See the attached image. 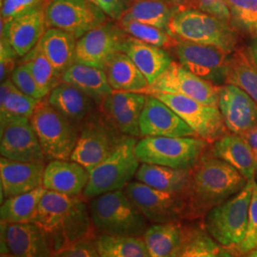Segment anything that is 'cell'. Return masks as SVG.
I'll return each instance as SVG.
<instances>
[{
	"mask_svg": "<svg viewBox=\"0 0 257 257\" xmlns=\"http://www.w3.org/2000/svg\"><path fill=\"white\" fill-rule=\"evenodd\" d=\"M33 223L45 233L54 252L89 238L92 231L90 209L81 198L48 190Z\"/></svg>",
	"mask_w": 257,
	"mask_h": 257,
	"instance_id": "1",
	"label": "cell"
},
{
	"mask_svg": "<svg viewBox=\"0 0 257 257\" xmlns=\"http://www.w3.org/2000/svg\"><path fill=\"white\" fill-rule=\"evenodd\" d=\"M248 180L238 171L212 155L204 154L191 170L186 199L193 213L208 212L238 193Z\"/></svg>",
	"mask_w": 257,
	"mask_h": 257,
	"instance_id": "2",
	"label": "cell"
},
{
	"mask_svg": "<svg viewBox=\"0 0 257 257\" xmlns=\"http://www.w3.org/2000/svg\"><path fill=\"white\" fill-rule=\"evenodd\" d=\"M93 228L104 235L141 237L149 221L130 200L124 190L103 193L89 206Z\"/></svg>",
	"mask_w": 257,
	"mask_h": 257,
	"instance_id": "3",
	"label": "cell"
},
{
	"mask_svg": "<svg viewBox=\"0 0 257 257\" xmlns=\"http://www.w3.org/2000/svg\"><path fill=\"white\" fill-rule=\"evenodd\" d=\"M168 30L178 40L217 47L228 54L238 47V33L234 28L198 9L178 10Z\"/></svg>",
	"mask_w": 257,
	"mask_h": 257,
	"instance_id": "4",
	"label": "cell"
},
{
	"mask_svg": "<svg viewBox=\"0 0 257 257\" xmlns=\"http://www.w3.org/2000/svg\"><path fill=\"white\" fill-rule=\"evenodd\" d=\"M136 138L125 136L118 146L100 164L89 171V181L83 192L86 198L123 190L136 176L140 161L136 154Z\"/></svg>",
	"mask_w": 257,
	"mask_h": 257,
	"instance_id": "5",
	"label": "cell"
},
{
	"mask_svg": "<svg viewBox=\"0 0 257 257\" xmlns=\"http://www.w3.org/2000/svg\"><path fill=\"white\" fill-rule=\"evenodd\" d=\"M254 181L206 213V231L225 248H237L245 237Z\"/></svg>",
	"mask_w": 257,
	"mask_h": 257,
	"instance_id": "6",
	"label": "cell"
},
{
	"mask_svg": "<svg viewBox=\"0 0 257 257\" xmlns=\"http://www.w3.org/2000/svg\"><path fill=\"white\" fill-rule=\"evenodd\" d=\"M208 142L196 137H144L136 146L141 163L192 170L205 154Z\"/></svg>",
	"mask_w": 257,
	"mask_h": 257,
	"instance_id": "7",
	"label": "cell"
},
{
	"mask_svg": "<svg viewBox=\"0 0 257 257\" xmlns=\"http://www.w3.org/2000/svg\"><path fill=\"white\" fill-rule=\"evenodd\" d=\"M47 160H71L79 130L48 102H38L30 118Z\"/></svg>",
	"mask_w": 257,
	"mask_h": 257,
	"instance_id": "8",
	"label": "cell"
},
{
	"mask_svg": "<svg viewBox=\"0 0 257 257\" xmlns=\"http://www.w3.org/2000/svg\"><path fill=\"white\" fill-rule=\"evenodd\" d=\"M124 137L103 112L96 111L80 130L71 160L91 171L110 156Z\"/></svg>",
	"mask_w": 257,
	"mask_h": 257,
	"instance_id": "9",
	"label": "cell"
},
{
	"mask_svg": "<svg viewBox=\"0 0 257 257\" xmlns=\"http://www.w3.org/2000/svg\"><path fill=\"white\" fill-rule=\"evenodd\" d=\"M153 95L175 110L192 128L197 138L208 143H214L227 134L228 128L218 107L205 105L190 97L175 93L158 92L153 93Z\"/></svg>",
	"mask_w": 257,
	"mask_h": 257,
	"instance_id": "10",
	"label": "cell"
},
{
	"mask_svg": "<svg viewBox=\"0 0 257 257\" xmlns=\"http://www.w3.org/2000/svg\"><path fill=\"white\" fill-rule=\"evenodd\" d=\"M48 28H57L76 39L107 22V16L89 0H50L45 11Z\"/></svg>",
	"mask_w": 257,
	"mask_h": 257,
	"instance_id": "11",
	"label": "cell"
},
{
	"mask_svg": "<svg viewBox=\"0 0 257 257\" xmlns=\"http://www.w3.org/2000/svg\"><path fill=\"white\" fill-rule=\"evenodd\" d=\"M124 191L138 211L153 224L176 222L188 207L184 195L159 191L139 181H131Z\"/></svg>",
	"mask_w": 257,
	"mask_h": 257,
	"instance_id": "12",
	"label": "cell"
},
{
	"mask_svg": "<svg viewBox=\"0 0 257 257\" xmlns=\"http://www.w3.org/2000/svg\"><path fill=\"white\" fill-rule=\"evenodd\" d=\"M158 92L180 94L205 105L218 107V87L197 76L176 61H173L155 82L140 93Z\"/></svg>",
	"mask_w": 257,
	"mask_h": 257,
	"instance_id": "13",
	"label": "cell"
},
{
	"mask_svg": "<svg viewBox=\"0 0 257 257\" xmlns=\"http://www.w3.org/2000/svg\"><path fill=\"white\" fill-rule=\"evenodd\" d=\"M128 36L119 24L105 22L77 39L75 62L105 70L110 59L122 52Z\"/></svg>",
	"mask_w": 257,
	"mask_h": 257,
	"instance_id": "14",
	"label": "cell"
},
{
	"mask_svg": "<svg viewBox=\"0 0 257 257\" xmlns=\"http://www.w3.org/2000/svg\"><path fill=\"white\" fill-rule=\"evenodd\" d=\"M174 51L178 62L193 74L216 87L226 84L230 54L217 47L181 40Z\"/></svg>",
	"mask_w": 257,
	"mask_h": 257,
	"instance_id": "15",
	"label": "cell"
},
{
	"mask_svg": "<svg viewBox=\"0 0 257 257\" xmlns=\"http://www.w3.org/2000/svg\"><path fill=\"white\" fill-rule=\"evenodd\" d=\"M0 154L21 162H45L46 157L30 119L0 120Z\"/></svg>",
	"mask_w": 257,
	"mask_h": 257,
	"instance_id": "16",
	"label": "cell"
},
{
	"mask_svg": "<svg viewBox=\"0 0 257 257\" xmlns=\"http://www.w3.org/2000/svg\"><path fill=\"white\" fill-rule=\"evenodd\" d=\"M45 5L28 10L18 16L4 20L1 19V37H5L23 57L37 46L46 32Z\"/></svg>",
	"mask_w": 257,
	"mask_h": 257,
	"instance_id": "17",
	"label": "cell"
},
{
	"mask_svg": "<svg viewBox=\"0 0 257 257\" xmlns=\"http://www.w3.org/2000/svg\"><path fill=\"white\" fill-rule=\"evenodd\" d=\"M218 108L230 133L244 136L257 125V102L238 87H218Z\"/></svg>",
	"mask_w": 257,
	"mask_h": 257,
	"instance_id": "18",
	"label": "cell"
},
{
	"mask_svg": "<svg viewBox=\"0 0 257 257\" xmlns=\"http://www.w3.org/2000/svg\"><path fill=\"white\" fill-rule=\"evenodd\" d=\"M139 128L143 138L196 137L192 128L175 110L153 94H146V102L141 113Z\"/></svg>",
	"mask_w": 257,
	"mask_h": 257,
	"instance_id": "19",
	"label": "cell"
},
{
	"mask_svg": "<svg viewBox=\"0 0 257 257\" xmlns=\"http://www.w3.org/2000/svg\"><path fill=\"white\" fill-rule=\"evenodd\" d=\"M16 257H53L54 249L45 233L35 223L1 222V253Z\"/></svg>",
	"mask_w": 257,
	"mask_h": 257,
	"instance_id": "20",
	"label": "cell"
},
{
	"mask_svg": "<svg viewBox=\"0 0 257 257\" xmlns=\"http://www.w3.org/2000/svg\"><path fill=\"white\" fill-rule=\"evenodd\" d=\"M145 102L144 93L113 90L99 106L100 111L123 135L139 138V122Z\"/></svg>",
	"mask_w": 257,
	"mask_h": 257,
	"instance_id": "21",
	"label": "cell"
},
{
	"mask_svg": "<svg viewBox=\"0 0 257 257\" xmlns=\"http://www.w3.org/2000/svg\"><path fill=\"white\" fill-rule=\"evenodd\" d=\"M44 170V162H21L1 156V203L10 197L43 187Z\"/></svg>",
	"mask_w": 257,
	"mask_h": 257,
	"instance_id": "22",
	"label": "cell"
},
{
	"mask_svg": "<svg viewBox=\"0 0 257 257\" xmlns=\"http://www.w3.org/2000/svg\"><path fill=\"white\" fill-rule=\"evenodd\" d=\"M47 100L79 132L85 122L97 111L96 102L76 87L63 81L51 91Z\"/></svg>",
	"mask_w": 257,
	"mask_h": 257,
	"instance_id": "23",
	"label": "cell"
},
{
	"mask_svg": "<svg viewBox=\"0 0 257 257\" xmlns=\"http://www.w3.org/2000/svg\"><path fill=\"white\" fill-rule=\"evenodd\" d=\"M89 181V171L73 160H52L44 170L43 187L69 196L82 193Z\"/></svg>",
	"mask_w": 257,
	"mask_h": 257,
	"instance_id": "24",
	"label": "cell"
},
{
	"mask_svg": "<svg viewBox=\"0 0 257 257\" xmlns=\"http://www.w3.org/2000/svg\"><path fill=\"white\" fill-rule=\"evenodd\" d=\"M211 154L234 167L248 181H253L257 171V157L242 136L225 134L211 147Z\"/></svg>",
	"mask_w": 257,
	"mask_h": 257,
	"instance_id": "25",
	"label": "cell"
},
{
	"mask_svg": "<svg viewBox=\"0 0 257 257\" xmlns=\"http://www.w3.org/2000/svg\"><path fill=\"white\" fill-rule=\"evenodd\" d=\"M122 52L138 66L147 78L149 85L155 82L174 61L165 49L148 44L131 36L125 39Z\"/></svg>",
	"mask_w": 257,
	"mask_h": 257,
	"instance_id": "26",
	"label": "cell"
},
{
	"mask_svg": "<svg viewBox=\"0 0 257 257\" xmlns=\"http://www.w3.org/2000/svg\"><path fill=\"white\" fill-rule=\"evenodd\" d=\"M190 232L176 222L156 223L148 227L143 239L150 257H176L182 250Z\"/></svg>",
	"mask_w": 257,
	"mask_h": 257,
	"instance_id": "27",
	"label": "cell"
},
{
	"mask_svg": "<svg viewBox=\"0 0 257 257\" xmlns=\"http://www.w3.org/2000/svg\"><path fill=\"white\" fill-rule=\"evenodd\" d=\"M191 170L174 169L166 166L142 163L136 174L141 183L167 193L181 194L186 197L190 183Z\"/></svg>",
	"mask_w": 257,
	"mask_h": 257,
	"instance_id": "28",
	"label": "cell"
},
{
	"mask_svg": "<svg viewBox=\"0 0 257 257\" xmlns=\"http://www.w3.org/2000/svg\"><path fill=\"white\" fill-rule=\"evenodd\" d=\"M77 39L72 34L57 28H48L38 46L61 77L75 62Z\"/></svg>",
	"mask_w": 257,
	"mask_h": 257,
	"instance_id": "29",
	"label": "cell"
},
{
	"mask_svg": "<svg viewBox=\"0 0 257 257\" xmlns=\"http://www.w3.org/2000/svg\"><path fill=\"white\" fill-rule=\"evenodd\" d=\"M63 82L71 84L100 105L113 90L104 70L89 65L74 62L63 75Z\"/></svg>",
	"mask_w": 257,
	"mask_h": 257,
	"instance_id": "30",
	"label": "cell"
},
{
	"mask_svg": "<svg viewBox=\"0 0 257 257\" xmlns=\"http://www.w3.org/2000/svg\"><path fill=\"white\" fill-rule=\"evenodd\" d=\"M104 71L114 91L141 92L149 86L147 78L123 52L114 55Z\"/></svg>",
	"mask_w": 257,
	"mask_h": 257,
	"instance_id": "31",
	"label": "cell"
},
{
	"mask_svg": "<svg viewBox=\"0 0 257 257\" xmlns=\"http://www.w3.org/2000/svg\"><path fill=\"white\" fill-rule=\"evenodd\" d=\"M226 84L236 86L257 102V66L246 47H237L229 56Z\"/></svg>",
	"mask_w": 257,
	"mask_h": 257,
	"instance_id": "32",
	"label": "cell"
},
{
	"mask_svg": "<svg viewBox=\"0 0 257 257\" xmlns=\"http://www.w3.org/2000/svg\"><path fill=\"white\" fill-rule=\"evenodd\" d=\"M179 9L173 2L166 0H134L122 19L168 30L171 20Z\"/></svg>",
	"mask_w": 257,
	"mask_h": 257,
	"instance_id": "33",
	"label": "cell"
},
{
	"mask_svg": "<svg viewBox=\"0 0 257 257\" xmlns=\"http://www.w3.org/2000/svg\"><path fill=\"white\" fill-rule=\"evenodd\" d=\"M46 191L44 187H40L32 192L5 199L1 203V222L7 224L33 223L38 205Z\"/></svg>",
	"mask_w": 257,
	"mask_h": 257,
	"instance_id": "34",
	"label": "cell"
},
{
	"mask_svg": "<svg viewBox=\"0 0 257 257\" xmlns=\"http://www.w3.org/2000/svg\"><path fill=\"white\" fill-rule=\"evenodd\" d=\"M39 101L7 79L0 86V120L30 119Z\"/></svg>",
	"mask_w": 257,
	"mask_h": 257,
	"instance_id": "35",
	"label": "cell"
},
{
	"mask_svg": "<svg viewBox=\"0 0 257 257\" xmlns=\"http://www.w3.org/2000/svg\"><path fill=\"white\" fill-rule=\"evenodd\" d=\"M94 244L101 257H150L143 237L101 234Z\"/></svg>",
	"mask_w": 257,
	"mask_h": 257,
	"instance_id": "36",
	"label": "cell"
},
{
	"mask_svg": "<svg viewBox=\"0 0 257 257\" xmlns=\"http://www.w3.org/2000/svg\"><path fill=\"white\" fill-rule=\"evenodd\" d=\"M21 64L27 67L39 87L47 94L59 83L62 82V77L57 74L54 66L51 64L38 45L22 57Z\"/></svg>",
	"mask_w": 257,
	"mask_h": 257,
	"instance_id": "37",
	"label": "cell"
},
{
	"mask_svg": "<svg viewBox=\"0 0 257 257\" xmlns=\"http://www.w3.org/2000/svg\"><path fill=\"white\" fill-rule=\"evenodd\" d=\"M118 24L128 36L154 46L165 50H174L178 43V39L175 38L168 30L125 19H121Z\"/></svg>",
	"mask_w": 257,
	"mask_h": 257,
	"instance_id": "38",
	"label": "cell"
},
{
	"mask_svg": "<svg viewBox=\"0 0 257 257\" xmlns=\"http://www.w3.org/2000/svg\"><path fill=\"white\" fill-rule=\"evenodd\" d=\"M227 248L217 243L208 232L193 230L176 257H233Z\"/></svg>",
	"mask_w": 257,
	"mask_h": 257,
	"instance_id": "39",
	"label": "cell"
},
{
	"mask_svg": "<svg viewBox=\"0 0 257 257\" xmlns=\"http://www.w3.org/2000/svg\"><path fill=\"white\" fill-rule=\"evenodd\" d=\"M230 25L237 32L257 37V0H226Z\"/></svg>",
	"mask_w": 257,
	"mask_h": 257,
	"instance_id": "40",
	"label": "cell"
},
{
	"mask_svg": "<svg viewBox=\"0 0 257 257\" xmlns=\"http://www.w3.org/2000/svg\"><path fill=\"white\" fill-rule=\"evenodd\" d=\"M10 79L21 92L37 100H42L48 95L39 87V85L37 84L36 79L25 65L20 63L19 66H17V68L12 73Z\"/></svg>",
	"mask_w": 257,
	"mask_h": 257,
	"instance_id": "41",
	"label": "cell"
},
{
	"mask_svg": "<svg viewBox=\"0 0 257 257\" xmlns=\"http://www.w3.org/2000/svg\"><path fill=\"white\" fill-rule=\"evenodd\" d=\"M236 249L243 254L249 253L250 251L257 249V184L255 181L253 182L251 193L246 234Z\"/></svg>",
	"mask_w": 257,
	"mask_h": 257,
	"instance_id": "42",
	"label": "cell"
},
{
	"mask_svg": "<svg viewBox=\"0 0 257 257\" xmlns=\"http://www.w3.org/2000/svg\"><path fill=\"white\" fill-rule=\"evenodd\" d=\"M19 55L5 37H1L0 43V78L1 82L10 79L12 73L17 68Z\"/></svg>",
	"mask_w": 257,
	"mask_h": 257,
	"instance_id": "43",
	"label": "cell"
},
{
	"mask_svg": "<svg viewBox=\"0 0 257 257\" xmlns=\"http://www.w3.org/2000/svg\"><path fill=\"white\" fill-rule=\"evenodd\" d=\"M53 257H101L97 251L94 241L83 239L73 245L54 252Z\"/></svg>",
	"mask_w": 257,
	"mask_h": 257,
	"instance_id": "44",
	"label": "cell"
},
{
	"mask_svg": "<svg viewBox=\"0 0 257 257\" xmlns=\"http://www.w3.org/2000/svg\"><path fill=\"white\" fill-rule=\"evenodd\" d=\"M50 0H1V19H10L28 10L42 6Z\"/></svg>",
	"mask_w": 257,
	"mask_h": 257,
	"instance_id": "45",
	"label": "cell"
},
{
	"mask_svg": "<svg viewBox=\"0 0 257 257\" xmlns=\"http://www.w3.org/2000/svg\"><path fill=\"white\" fill-rule=\"evenodd\" d=\"M198 10L230 25V14L226 0H194ZM231 26V25H230Z\"/></svg>",
	"mask_w": 257,
	"mask_h": 257,
	"instance_id": "46",
	"label": "cell"
},
{
	"mask_svg": "<svg viewBox=\"0 0 257 257\" xmlns=\"http://www.w3.org/2000/svg\"><path fill=\"white\" fill-rule=\"evenodd\" d=\"M134 0H96L95 4L107 17L119 22L132 6Z\"/></svg>",
	"mask_w": 257,
	"mask_h": 257,
	"instance_id": "47",
	"label": "cell"
},
{
	"mask_svg": "<svg viewBox=\"0 0 257 257\" xmlns=\"http://www.w3.org/2000/svg\"><path fill=\"white\" fill-rule=\"evenodd\" d=\"M242 137L248 141V144L252 148L255 155H257V125Z\"/></svg>",
	"mask_w": 257,
	"mask_h": 257,
	"instance_id": "48",
	"label": "cell"
},
{
	"mask_svg": "<svg viewBox=\"0 0 257 257\" xmlns=\"http://www.w3.org/2000/svg\"><path fill=\"white\" fill-rule=\"evenodd\" d=\"M248 49L250 51V54L253 57V60L255 62V64L257 66V37H254L251 41H250V44L248 46Z\"/></svg>",
	"mask_w": 257,
	"mask_h": 257,
	"instance_id": "49",
	"label": "cell"
},
{
	"mask_svg": "<svg viewBox=\"0 0 257 257\" xmlns=\"http://www.w3.org/2000/svg\"><path fill=\"white\" fill-rule=\"evenodd\" d=\"M0 257H16L11 252H2Z\"/></svg>",
	"mask_w": 257,
	"mask_h": 257,
	"instance_id": "50",
	"label": "cell"
},
{
	"mask_svg": "<svg viewBox=\"0 0 257 257\" xmlns=\"http://www.w3.org/2000/svg\"><path fill=\"white\" fill-rule=\"evenodd\" d=\"M247 257H257V249L250 251Z\"/></svg>",
	"mask_w": 257,
	"mask_h": 257,
	"instance_id": "51",
	"label": "cell"
},
{
	"mask_svg": "<svg viewBox=\"0 0 257 257\" xmlns=\"http://www.w3.org/2000/svg\"><path fill=\"white\" fill-rule=\"evenodd\" d=\"M89 1H92L93 3H95V2H96V0H89Z\"/></svg>",
	"mask_w": 257,
	"mask_h": 257,
	"instance_id": "52",
	"label": "cell"
},
{
	"mask_svg": "<svg viewBox=\"0 0 257 257\" xmlns=\"http://www.w3.org/2000/svg\"><path fill=\"white\" fill-rule=\"evenodd\" d=\"M166 1H170V2H173L172 0H166ZM173 3H174V2H173Z\"/></svg>",
	"mask_w": 257,
	"mask_h": 257,
	"instance_id": "53",
	"label": "cell"
},
{
	"mask_svg": "<svg viewBox=\"0 0 257 257\" xmlns=\"http://www.w3.org/2000/svg\"><path fill=\"white\" fill-rule=\"evenodd\" d=\"M256 157H257V155H256Z\"/></svg>",
	"mask_w": 257,
	"mask_h": 257,
	"instance_id": "54",
	"label": "cell"
}]
</instances>
